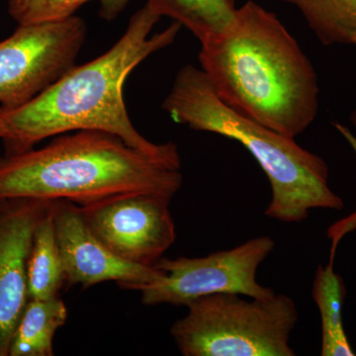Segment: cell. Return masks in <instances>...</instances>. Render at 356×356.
Here are the masks:
<instances>
[{"instance_id": "cell-3", "label": "cell", "mask_w": 356, "mask_h": 356, "mask_svg": "<svg viewBox=\"0 0 356 356\" xmlns=\"http://www.w3.org/2000/svg\"><path fill=\"white\" fill-rule=\"evenodd\" d=\"M179 152L151 154L98 130L56 136L41 149L0 156V199L90 205L124 194L172 199L181 188Z\"/></svg>"}, {"instance_id": "cell-14", "label": "cell", "mask_w": 356, "mask_h": 356, "mask_svg": "<svg viewBox=\"0 0 356 356\" xmlns=\"http://www.w3.org/2000/svg\"><path fill=\"white\" fill-rule=\"evenodd\" d=\"M299 11L324 46H356V0H280Z\"/></svg>"}, {"instance_id": "cell-7", "label": "cell", "mask_w": 356, "mask_h": 356, "mask_svg": "<svg viewBox=\"0 0 356 356\" xmlns=\"http://www.w3.org/2000/svg\"><path fill=\"white\" fill-rule=\"evenodd\" d=\"M83 18L18 25L0 42V107L29 102L76 65L86 43Z\"/></svg>"}, {"instance_id": "cell-9", "label": "cell", "mask_w": 356, "mask_h": 356, "mask_svg": "<svg viewBox=\"0 0 356 356\" xmlns=\"http://www.w3.org/2000/svg\"><path fill=\"white\" fill-rule=\"evenodd\" d=\"M51 215L67 285L81 284L88 289L115 281L124 289L138 291L140 287L158 282L165 276L154 266H137L112 254L93 235L77 204L53 201Z\"/></svg>"}, {"instance_id": "cell-5", "label": "cell", "mask_w": 356, "mask_h": 356, "mask_svg": "<svg viewBox=\"0 0 356 356\" xmlns=\"http://www.w3.org/2000/svg\"><path fill=\"white\" fill-rule=\"evenodd\" d=\"M215 293L187 304L172 336L184 356H294L290 337L298 311L287 295L247 300Z\"/></svg>"}, {"instance_id": "cell-13", "label": "cell", "mask_w": 356, "mask_h": 356, "mask_svg": "<svg viewBox=\"0 0 356 356\" xmlns=\"http://www.w3.org/2000/svg\"><path fill=\"white\" fill-rule=\"evenodd\" d=\"M26 274L29 299L54 298L58 296L64 286V264L56 238L51 210L40 222L33 236Z\"/></svg>"}, {"instance_id": "cell-12", "label": "cell", "mask_w": 356, "mask_h": 356, "mask_svg": "<svg viewBox=\"0 0 356 356\" xmlns=\"http://www.w3.org/2000/svg\"><path fill=\"white\" fill-rule=\"evenodd\" d=\"M337 243L332 242L330 264L318 267L314 280L313 298L322 318L323 356H353L355 351L344 332L343 308L346 296L343 277L334 271Z\"/></svg>"}, {"instance_id": "cell-4", "label": "cell", "mask_w": 356, "mask_h": 356, "mask_svg": "<svg viewBox=\"0 0 356 356\" xmlns=\"http://www.w3.org/2000/svg\"><path fill=\"white\" fill-rule=\"evenodd\" d=\"M161 107L175 123L236 140L266 172L273 192L267 217L284 222L306 220L312 210L343 209L329 184V168L295 139L243 116L218 97L204 72L182 67Z\"/></svg>"}, {"instance_id": "cell-8", "label": "cell", "mask_w": 356, "mask_h": 356, "mask_svg": "<svg viewBox=\"0 0 356 356\" xmlns=\"http://www.w3.org/2000/svg\"><path fill=\"white\" fill-rule=\"evenodd\" d=\"M172 199L132 193L81 206L93 235L112 254L137 266L153 267L177 238Z\"/></svg>"}, {"instance_id": "cell-1", "label": "cell", "mask_w": 356, "mask_h": 356, "mask_svg": "<svg viewBox=\"0 0 356 356\" xmlns=\"http://www.w3.org/2000/svg\"><path fill=\"white\" fill-rule=\"evenodd\" d=\"M200 44L201 70L229 108L293 139L317 118L320 86L310 58L277 16L254 0Z\"/></svg>"}, {"instance_id": "cell-16", "label": "cell", "mask_w": 356, "mask_h": 356, "mask_svg": "<svg viewBox=\"0 0 356 356\" xmlns=\"http://www.w3.org/2000/svg\"><path fill=\"white\" fill-rule=\"evenodd\" d=\"M98 2L99 15L112 21L118 18L131 0H7L8 13L18 25L64 20L74 15L88 2Z\"/></svg>"}, {"instance_id": "cell-11", "label": "cell", "mask_w": 356, "mask_h": 356, "mask_svg": "<svg viewBox=\"0 0 356 356\" xmlns=\"http://www.w3.org/2000/svg\"><path fill=\"white\" fill-rule=\"evenodd\" d=\"M67 318V306L58 296L29 299L14 330L8 356H53L54 337Z\"/></svg>"}, {"instance_id": "cell-6", "label": "cell", "mask_w": 356, "mask_h": 356, "mask_svg": "<svg viewBox=\"0 0 356 356\" xmlns=\"http://www.w3.org/2000/svg\"><path fill=\"white\" fill-rule=\"evenodd\" d=\"M274 247L273 238L264 236L203 257H161L154 266L165 273L163 280L140 287L138 291L147 306H186L199 297L215 293L273 298L276 293L257 282V271Z\"/></svg>"}, {"instance_id": "cell-10", "label": "cell", "mask_w": 356, "mask_h": 356, "mask_svg": "<svg viewBox=\"0 0 356 356\" xmlns=\"http://www.w3.org/2000/svg\"><path fill=\"white\" fill-rule=\"evenodd\" d=\"M53 201L0 199V356H8L14 330L29 301L28 255L40 222Z\"/></svg>"}, {"instance_id": "cell-15", "label": "cell", "mask_w": 356, "mask_h": 356, "mask_svg": "<svg viewBox=\"0 0 356 356\" xmlns=\"http://www.w3.org/2000/svg\"><path fill=\"white\" fill-rule=\"evenodd\" d=\"M161 17L172 18L203 41L229 24L236 8V0H147Z\"/></svg>"}, {"instance_id": "cell-2", "label": "cell", "mask_w": 356, "mask_h": 356, "mask_svg": "<svg viewBox=\"0 0 356 356\" xmlns=\"http://www.w3.org/2000/svg\"><path fill=\"white\" fill-rule=\"evenodd\" d=\"M161 16L146 3L127 29L103 55L74 65L29 102L13 109L0 107V140L4 154L23 153L48 138L81 130L120 137L129 146L151 154L178 153L175 143L156 144L134 127L124 102V84L136 67L175 43L181 25L173 22L152 35Z\"/></svg>"}, {"instance_id": "cell-17", "label": "cell", "mask_w": 356, "mask_h": 356, "mask_svg": "<svg viewBox=\"0 0 356 356\" xmlns=\"http://www.w3.org/2000/svg\"><path fill=\"white\" fill-rule=\"evenodd\" d=\"M350 121L353 123V125L356 127V110L353 112V114L350 115Z\"/></svg>"}]
</instances>
